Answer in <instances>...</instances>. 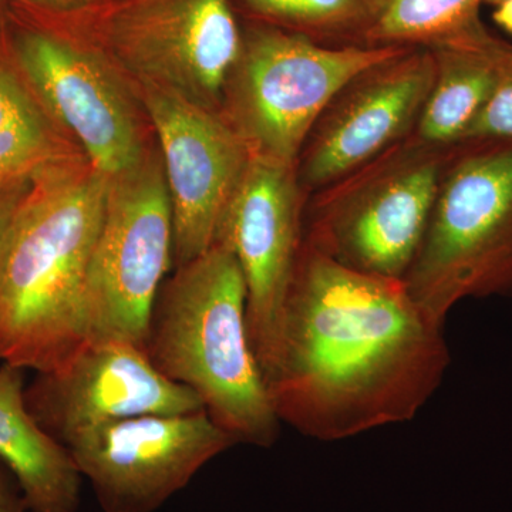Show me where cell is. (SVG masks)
<instances>
[{"label":"cell","instance_id":"obj_1","mask_svg":"<svg viewBox=\"0 0 512 512\" xmlns=\"http://www.w3.org/2000/svg\"><path fill=\"white\" fill-rule=\"evenodd\" d=\"M443 329L404 281L353 271L303 239L265 373L279 420L320 441L413 420L450 366Z\"/></svg>","mask_w":512,"mask_h":512},{"label":"cell","instance_id":"obj_2","mask_svg":"<svg viewBox=\"0 0 512 512\" xmlns=\"http://www.w3.org/2000/svg\"><path fill=\"white\" fill-rule=\"evenodd\" d=\"M109 180L67 163L32 180L0 261V363L66 366L86 339L84 293Z\"/></svg>","mask_w":512,"mask_h":512},{"label":"cell","instance_id":"obj_3","mask_svg":"<svg viewBox=\"0 0 512 512\" xmlns=\"http://www.w3.org/2000/svg\"><path fill=\"white\" fill-rule=\"evenodd\" d=\"M144 350L161 375L197 394L235 444L274 446L282 423L249 339L244 274L225 245L163 282Z\"/></svg>","mask_w":512,"mask_h":512},{"label":"cell","instance_id":"obj_4","mask_svg":"<svg viewBox=\"0 0 512 512\" xmlns=\"http://www.w3.org/2000/svg\"><path fill=\"white\" fill-rule=\"evenodd\" d=\"M403 281L443 326L466 299L512 296V140L451 147L429 227Z\"/></svg>","mask_w":512,"mask_h":512},{"label":"cell","instance_id":"obj_5","mask_svg":"<svg viewBox=\"0 0 512 512\" xmlns=\"http://www.w3.org/2000/svg\"><path fill=\"white\" fill-rule=\"evenodd\" d=\"M451 147L409 136L316 191L306 204L305 241L353 271L403 281L429 227Z\"/></svg>","mask_w":512,"mask_h":512},{"label":"cell","instance_id":"obj_6","mask_svg":"<svg viewBox=\"0 0 512 512\" xmlns=\"http://www.w3.org/2000/svg\"><path fill=\"white\" fill-rule=\"evenodd\" d=\"M220 114L252 157L296 167L322 111L357 73L409 47H328L251 23Z\"/></svg>","mask_w":512,"mask_h":512},{"label":"cell","instance_id":"obj_7","mask_svg":"<svg viewBox=\"0 0 512 512\" xmlns=\"http://www.w3.org/2000/svg\"><path fill=\"white\" fill-rule=\"evenodd\" d=\"M173 254V210L163 161L146 156L130 173L109 181L84 293L87 342L144 348Z\"/></svg>","mask_w":512,"mask_h":512},{"label":"cell","instance_id":"obj_8","mask_svg":"<svg viewBox=\"0 0 512 512\" xmlns=\"http://www.w3.org/2000/svg\"><path fill=\"white\" fill-rule=\"evenodd\" d=\"M6 6L13 62L47 116L80 141L93 170L111 181L143 163L136 114L109 67L15 0Z\"/></svg>","mask_w":512,"mask_h":512},{"label":"cell","instance_id":"obj_9","mask_svg":"<svg viewBox=\"0 0 512 512\" xmlns=\"http://www.w3.org/2000/svg\"><path fill=\"white\" fill-rule=\"evenodd\" d=\"M104 40L141 83L220 113L244 30L232 0H134L110 16Z\"/></svg>","mask_w":512,"mask_h":512},{"label":"cell","instance_id":"obj_10","mask_svg":"<svg viewBox=\"0 0 512 512\" xmlns=\"http://www.w3.org/2000/svg\"><path fill=\"white\" fill-rule=\"evenodd\" d=\"M234 446L201 409L113 421L80 434L67 450L103 512H154Z\"/></svg>","mask_w":512,"mask_h":512},{"label":"cell","instance_id":"obj_11","mask_svg":"<svg viewBox=\"0 0 512 512\" xmlns=\"http://www.w3.org/2000/svg\"><path fill=\"white\" fill-rule=\"evenodd\" d=\"M436 76L430 49L409 47L349 80L306 138L296 177L308 197L412 136Z\"/></svg>","mask_w":512,"mask_h":512},{"label":"cell","instance_id":"obj_12","mask_svg":"<svg viewBox=\"0 0 512 512\" xmlns=\"http://www.w3.org/2000/svg\"><path fill=\"white\" fill-rule=\"evenodd\" d=\"M308 200L295 167L252 157L215 238L235 255L244 274L249 339L264 377L305 239Z\"/></svg>","mask_w":512,"mask_h":512},{"label":"cell","instance_id":"obj_13","mask_svg":"<svg viewBox=\"0 0 512 512\" xmlns=\"http://www.w3.org/2000/svg\"><path fill=\"white\" fill-rule=\"evenodd\" d=\"M144 104L161 146L174 222L175 266L215 244L222 217L252 154L217 111L143 84Z\"/></svg>","mask_w":512,"mask_h":512},{"label":"cell","instance_id":"obj_14","mask_svg":"<svg viewBox=\"0 0 512 512\" xmlns=\"http://www.w3.org/2000/svg\"><path fill=\"white\" fill-rule=\"evenodd\" d=\"M25 399L37 424L66 448L113 421L204 409L197 394L158 372L144 348L120 342L84 343L62 369L35 373Z\"/></svg>","mask_w":512,"mask_h":512},{"label":"cell","instance_id":"obj_15","mask_svg":"<svg viewBox=\"0 0 512 512\" xmlns=\"http://www.w3.org/2000/svg\"><path fill=\"white\" fill-rule=\"evenodd\" d=\"M26 372L0 363V461L18 480L30 512H76L82 474L70 451L30 414Z\"/></svg>","mask_w":512,"mask_h":512},{"label":"cell","instance_id":"obj_16","mask_svg":"<svg viewBox=\"0 0 512 512\" xmlns=\"http://www.w3.org/2000/svg\"><path fill=\"white\" fill-rule=\"evenodd\" d=\"M510 46L487 28L430 49L436 76L412 137L436 147L460 143L493 96Z\"/></svg>","mask_w":512,"mask_h":512},{"label":"cell","instance_id":"obj_17","mask_svg":"<svg viewBox=\"0 0 512 512\" xmlns=\"http://www.w3.org/2000/svg\"><path fill=\"white\" fill-rule=\"evenodd\" d=\"M67 161L55 121L13 62L0 6V184L32 180Z\"/></svg>","mask_w":512,"mask_h":512},{"label":"cell","instance_id":"obj_18","mask_svg":"<svg viewBox=\"0 0 512 512\" xmlns=\"http://www.w3.org/2000/svg\"><path fill=\"white\" fill-rule=\"evenodd\" d=\"M255 25L271 26L328 47H372L386 0H238Z\"/></svg>","mask_w":512,"mask_h":512},{"label":"cell","instance_id":"obj_19","mask_svg":"<svg viewBox=\"0 0 512 512\" xmlns=\"http://www.w3.org/2000/svg\"><path fill=\"white\" fill-rule=\"evenodd\" d=\"M501 0H386L372 47H433L457 42L487 29L484 5Z\"/></svg>","mask_w":512,"mask_h":512},{"label":"cell","instance_id":"obj_20","mask_svg":"<svg viewBox=\"0 0 512 512\" xmlns=\"http://www.w3.org/2000/svg\"><path fill=\"white\" fill-rule=\"evenodd\" d=\"M508 140H512V45L505 55L493 96L461 141Z\"/></svg>","mask_w":512,"mask_h":512},{"label":"cell","instance_id":"obj_21","mask_svg":"<svg viewBox=\"0 0 512 512\" xmlns=\"http://www.w3.org/2000/svg\"><path fill=\"white\" fill-rule=\"evenodd\" d=\"M32 180L0 184V261H2L3 251H5L6 241H8L16 212H18L23 198L28 194Z\"/></svg>","mask_w":512,"mask_h":512},{"label":"cell","instance_id":"obj_22","mask_svg":"<svg viewBox=\"0 0 512 512\" xmlns=\"http://www.w3.org/2000/svg\"><path fill=\"white\" fill-rule=\"evenodd\" d=\"M0 512H30L18 480L2 461H0Z\"/></svg>","mask_w":512,"mask_h":512},{"label":"cell","instance_id":"obj_23","mask_svg":"<svg viewBox=\"0 0 512 512\" xmlns=\"http://www.w3.org/2000/svg\"><path fill=\"white\" fill-rule=\"evenodd\" d=\"M25 3L30 8L40 10L47 15L60 16L70 15L76 10L90 8V6L99 5L104 0H18Z\"/></svg>","mask_w":512,"mask_h":512},{"label":"cell","instance_id":"obj_24","mask_svg":"<svg viewBox=\"0 0 512 512\" xmlns=\"http://www.w3.org/2000/svg\"><path fill=\"white\" fill-rule=\"evenodd\" d=\"M493 19L495 25L512 36V0H501L495 5Z\"/></svg>","mask_w":512,"mask_h":512},{"label":"cell","instance_id":"obj_25","mask_svg":"<svg viewBox=\"0 0 512 512\" xmlns=\"http://www.w3.org/2000/svg\"><path fill=\"white\" fill-rule=\"evenodd\" d=\"M5 2H6V0H0V6H2L3 3H5Z\"/></svg>","mask_w":512,"mask_h":512}]
</instances>
